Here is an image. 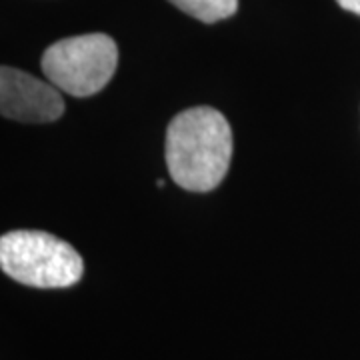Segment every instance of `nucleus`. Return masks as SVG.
<instances>
[{
    "label": "nucleus",
    "mask_w": 360,
    "mask_h": 360,
    "mask_svg": "<svg viewBox=\"0 0 360 360\" xmlns=\"http://www.w3.org/2000/svg\"><path fill=\"white\" fill-rule=\"evenodd\" d=\"M232 158V130L222 112L194 106L167 129V165L172 180L191 193H208L224 180Z\"/></svg>",
    "instance_id": "1"
},
{
    "label": "nucleus",
    "mask_w": 360,
    "mask_h": 360,
    "mask_svg": "<svg viewBox=\"0 0 360 360\" xmlns=\"http://www.w3.org/2000/svg\"><path fill=\"white\" fill-rule=\"evenodd\" d=\"M0 269L34 288H66L80 281L82 257L66 240L42 231H13L0 238Z\"/></svg>",
    "instance_id": "2"
},
{
    "label": "nucleus",
    "mask_w": 360,
    "mask_h": 360,
    "mask_svg": "<svg viewBox=\"0 0 360 360\" xmlns=\"http://www.w3.org/2000/svg\"><path fill=\"white\" fill-rule=\"evenodd\" d=\"M116 65V42L103 32L58 40L44 51L40 60L49 82L78 98L101 92L115 77Z\"/></svg>",
    "instance_id": "3"
},
{
    "label": "nucleus",
    "mask_w": 360,
    "mask_h": 360,
    "mask_svg": "<svg viewBox=\"0 0 360 360\" xmlns=\"http://www.w3.org/2000/svg\"><path fill=\"white\" fill-rule=\"evenodd\" d=\"M0 112L4 118L18 122H54L65 112V101L52 82H44L18 68L2 66Z\"/></svg>",
    "instance_id": "4"
},
{
    "label": "nucleus",
    "mask_w": 360,
    "mask_h": 360,
    "mask_svg": "<svg viewBox=\"0 0 360 360\" xmlns=\"http://www.w3.org/2000/svg\"><path fill=\"white\" fill-rule=\"evenodd\" d=\"M182 13L191 14L193 18L212 25L224 20L238 8V0H168Z\"/></svg>",
    "instance_id": "5"
},
{
    "label": "nucleus",
    "mask_w": 360,
    "mask_h": 360,
    "mask_svg": "<svg viewBox=\"0 0 360 360\" xmlns=\"http://www.w3.org/2000/svg\"><path fill=\"white\" fill-rule=\"evenodd\" d=\"M336 2L348 13H354L360 16V0H336Z\"/></svg>",
    "instance_id": "6"
},
{
    "label": "nucleus",
    "mask_w": 360,
    "mask_h": 360,
    "mask_svg": "<svg viewBox=\"0 0 360 360\" xmlns=\"http://www.w3.org/2000/svg\"><path fill=\"white\" fill-rule=\"evenodd\" d=\"M156 186H158V188H162V186H165V180L158 179V182H156Z\"/></svg>",
    "instance_id": "7"
}]
</instances>
